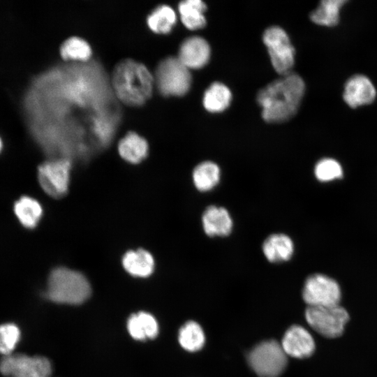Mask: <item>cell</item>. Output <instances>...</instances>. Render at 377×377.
I'll list each match as a JSON object with an SVG mask.
<instances>
[{
	"instance_id": "6da1fadb",
	"label": "cell",
	"mask_w": 377,
	"mask_h": 377,
	"mask_svg": "<svg viewBox=\"0 0 377 377\" xmlns=\"http://www.w3.org/2000/svg\"><path fill=\"white\" fill-rule=\"evenodd\" d=\"M304 91V80L293 73L269 83L257 95L263 118L268 122L288 120L297 112Z\"/></svg>"
},
{
	"instance_id": "7a4b0ae2",
	"label": "cell",
	"mask_w": 377,
	"mask_h": 377,
	"mask_svg": "<svg viewBox=\"0 0 377 377\" xmlns=\"http://www.w3.org/2000/svg\"><path fill=\"white\" fill-rule=\"evenodd\" d=\"M153 77L142 63L132 59L119 61L112 73V85L116 95L131 105L142 104L151 96Z\"/></svg>"
},
{
	"instance_id": "3957f363",
	"label": "cell",
	"mask_w": 377,
	"mask_h": 377,
	"mask_svg": "<svg viewBox=\"0 0 377 377\" xmlns=\"http://www.w3.org/2000/svg\"><path fill=\"white\" fill-rule=\"evenodd\" d=\"M89 281L81 272L65 267L53 269L48 276L45 296L51 301L77 305L91 295Z\"/></svg>"
},
{
	"instance_id": "277c9868",
	"label": "cell",
	"mask_w": 377,
	"mask_h": 377,
	"mask_svg": "<svg viewBox=\"0 0 377 377\" xmlns=\"http://www.w3.org/2000/svg\"><path fill=\"white\" fill-rule=\"evenodd\" d=\"M156 82L165 96H182L189 89L191 75L188 68L175 57H167L158 64Z\"/></svg>"
},
{
	"instance_id": "5b68a950",
	"label": "cell",
	"mask_w": 377,
	"mask_h": 377,
	"mask_svg": "<svg viewBox=\"0 0 377 377\" xmlns=\"http://www.w3.org/2000/svg\"><path fill=\"white\" fill-rule=\"evenodd\" d=\"M286 355L281 344L268 340L260 342L249 352L248 362L259 377H278L286 367Z\"/></svg>"
},
{
	"instance_id": "8992f818",
	"label": "cell",
	"mask_w": 377,
	"mask_h": 377,
	"mask_svg": "<svg viewBox=\"0 0 377 377\" xmlns=\"http://www.w3.org/2000/svg\"><path fill=\"white\" fill-rule=\"evenodd\" d=\"M72 161L63 157H51L38 168V180L46 194L54 198L66 195L69 184Z\"/></svg>"
},
{
	"instance_id": "52a82bcc",
	"label": "cell",
	"mask_w": 377,
	"mask_h": 377,
	"mask_svg": "<svg viewBox=\"0 0 377 377\" xmlns=\"http://www.w3.org/2000/svg\"><path fill=\"white\" fill-rule=\"evenodd\" d=\"M309 326L320 335L327 338H336L342 334L349 316L343 307L308 306L305 311Z\"/></svg>"
},
{
	"instance_id": "ba28073f",
	"label": "cell",
	"mask_w": 377,
	"mask_h": 377,
	"mask_svg": "<svg viewBox=\"0 0 377 377\" xmlns=\"http://www.w3.org/2000/svg\"><path fill=\"white\" fill-rule=\"evenodd\" d=\"M263 40L276 71L282 75L290 73L295 62V48L286 32L273 26L265 31Z\"/></svg>"
},
{
	"instance_id": "9c48e42d",
	"label": "cell",
	"mask_w": 377,
	"mask_h": 377,
	"mask_svg": "<svg viewBox=\"0 0 377 377\" xmlns=\"http://www.w3.org/2000/svg\"><path fill=\"white\" fill-rule=\"evenodd\" d=\"M50 360L42 356L13 353L0 360V372L6 377H50Z\"/></svg>"
},
{
	"instance_id": "30bf717a",
	"label": "cell",
	"mask_w": 377,
	"mask_h": 377,
	"mask_svg": "<svg viewBox=\"0 0 377 377\" xmlns=\"http://www.w3.org/2000/svg\"><path fill=\"white\" fill-rule=\"evenodd\" d=\"M302 297L308 306H331L339 304L341 290L334 279L321 274H314L306 279Z\"/></svg>"
},
{
	"instance_id": "8fae6325",
	"label": "cell",
	"mask_w": 377,
	"mask_h": 377,
	"mask_svg": "<svg viewBox=\"0 0 377 377\" xmlns=\"http://www.w3.org/2000/svg\"><path fill=\"white\" fill-rule=\"evenodd\" d=\"M376 94V89L369 77L363 74H355L346 82L343 98L348 106L355 108L371 103Z\"/></svg>"
},
{
	"instance_id": "7c38bea8",
	"label": "cell",
	"mask_w": 377,
	"mask_h": 377,
	"mask_svg": "<svg viewBox=\"0 0 377 377\" xmlns=\"http://www.w3.org/2000/svg\"><path fill=\"white\" fill-rule=\"evenodd\" d=\"M281 345L287 355L295 358L308 357L315 350L311 334L300 325H293L287 330Z\"/></svg>"
},
{
	"instance_id": "4fadbf2b",
	"label": "cell",
	"mask_w": 377,
	"mask_h": 377,
	"mask_svg": "<svg viewBox=\"0 0 377 377\" xmlns=\"http://www.w3.org/2000/svg\"><path fill=\"white\" fill-rule=\"evenodd\" d=\"M210 57V47L207 40L200 36L186 38L180 45L178 59L188 68H200Z\"/></svg>"
},
{
	"instance_id": "5bb4252c",
	"label": "cell",
	"mask_w": 377,
	"mask_h": 377,
	"mask_svg": "<svg viewBox=\"0 0 377 377\" xmlns=\"http://www.w3.org/2000/svg\"><path fill=\"white\" fill-rule=\"evenodd\" d=\"M202 224L207 235L225 237L232 232L233 221L227 209L210 205L203 212Z\"/></svg>"
},
{
	"instance_id": "9a60e30c",
	"label": "cell",
	"mask_w": 377,
	"mask_h": 377,
	"mask_svg": "<svg viewBox=\"0 0 377 377\" xmlns=\"http://www.w3.org/2000/svg\"><path fill=\"white\" fill-rule=\"evenodd\" d=\"M263 253L270 263H281L290 260L294 253L292 239L283 233L268 236L262 245Z\"/></svg>"
},
{
	"instance_id": "2e32d148",
	"label": "cell",
	"mask_w": 377,
	"mask_h": 377,
	"mask_svg": "<svg viewBox=\"0 0 377 377\" xmlns=\"http://www.w3.org/2000/svg\"><path fill=\"white\" fill-rule=\"evenodd\" d=\"M121 263L124 269L129 274L139 278L150 276L155 266L152 255L143 249L127 251L124 255Z\"/></svg>"
},
{
	"instance_id": "e0dca14e",
	"label": "cell",
	"mask_w": 377,
	"mask_h": 377,
	"mask_svg": "<svg viewBox=\"0 0 377 377\" xmlns=\"http://www.w3.org/2000/svg\"><path fill=\"white\" fill-rule=\"evenodd\" d=\"M13 212L20 224L27 229L35 228L43 213L41 204L29 195H22L15 202Z\"/></svg>"
},
{
	"instance_id": "ac0fdd59",
	"label": "cell",
	"mask_w": 377,
	"mask_h": 377,
	"mask_svg": "<svg viewBox=\"0 0 377 377\" xmlns=\"http://www.w3.org/2000/svg\"><path fill=\"white\" fill-rule=\"evenodd\" d=\"M149 145L147 140L138 133L129 131L118 143L119 155L131 163H138L147 156Z\"/></svg>"
},
{
	"instance_id": "d6986e66",
	"label": "cell",
	"mask_w": 377,
	"mask_h": 377,
	"mask_svg": "<svg viewBox=\"0 0 377 377\" xmlns=\"http://www.w3.org/2000/svg\"><path fill=\"white\" fill-rule=\"evenodd\" d=\"M127 330L135 340L154 339L158 334V325L155 318L147 312L132 314L127 320Z\"/></svg>"
},
{
	"instance_id": "ffe728a7",
	"label": "cell",
	"mask_w": 377,
	"mask_h": 377,
	"mask_svg": "<svg viewBox=\"0 0 377 377\" xmlns=\"http://www.w3.org/2000/svg\"><path fill=\"white\" fill-rule=\"evenodd\" d=\"M207 6L201 0H185L178 5L181 20L184 26L191 30L199 29L206 24L204 12Z\"/></svg>"
},
{
	"instance_id": "44dd1931",
	"label": "cell",
	"mask_w": 377,
	"mask_h": 377,
	"mask_svg": "<svg viewBox=\"0 0 377 377\" xmlns=\"http://www.w3.org/2000/svg\"><path fill=\"white\" fill-rule=\"evenodd\" d=\"M221 170L212 161H203L197 165L193 170L192 179L195 187L200 191L213 189L219 182Z\"/></svg>"
},
{
	"instance_id": "7402d4cb",
	"label": "cell",
	"mask_w": 377,
	"mask_h": 377,
	"mask_svg": "<svg viewBox=\"0 0 377 377\" xmlns=\"http://www.w3.org/2000/svg\"><path fill=\"white\" fill-rule=\"evenodd\" d=\"M232 94L229 88L223 83L215 82L205 91L203 105L211 112H219L226 110L230 103Z\"/></svg>"
},
{
	"instance_id": "603a6c76",
	"label": "cell",
	"mask_w": 377,
	"mask_h": 377,
	"mask_svg": "<svg viewBox=\"0 0 377 377\" xmlns=\"http://www.w3.org/2000/svg\"><path fill=\"white\" fill-rule=\"evenodd\" d=\"M346 0H323L310 14L311 20L319 25L333 27L338 24L340 10Z\"/></svg>"
},
{
	"instance_id": "cb8c5ba5",
	"label": "cell",
	"mask_w": 377,
	"mask_h": 377,
	"mask_svg": "<svg viewBox=\"0 0 377 377\" xmlns=\"http://www.w3.org/2000/svg\"><path fill=\"white\" fill-rule=\"evenodd\" d=\"M147 25L153 31L158 34L170 32L176 22L175 10L168 5L156 7L147 17Z\"/></svg>"
},
{
	"instance_id": "d4e9b609",
	"label": "cell",
	"mask_w": 377,
	"mask_h": 377,
	"mask_svg": "<svg viewBox=\"0 0 377 377\" xmlns=\"http://www.w3.org/2000/svg\"><path fill=\"white\" fill-rule=\"evenodd\" d=\"M178 340L184 349L189 352H195L203 347L205 337L200 325L191 320L186 322L179 329Z\"/></svg>"
},
{
	"instance_id": "484cf974",
	"label": "cell",
	"mask_w": 377,
	"mask_h": 377,
	"mask_svg": "<svg viewBox=\"0 0 377 377\" xmlns=\"http://www.w3.org/2000/svg\"><path fill=\"white\" fill-rule=\"evenodd\" d=\"M60 54L65 59L86 61L91 54V48L84 39L72 36L62 43L60 46Z\"/></svg>"
},
{
	"instance_id": "4316f807",
	"label": "cell",
	"mask_w": 377,
	"mask_h": 377,
	"mask_svg": "<svg viewBox=\"0 0 377 377\" xmlns=\"http://www.w3.org/2000/svg\"><path fill=\"white\" fill-rule=\"evenodd\" d=\"M21 332L15 323H7L0 325V354L3 356L13 353L20 341Z\"/></svg>"
},
{
	"instance_id": "83f0119b",
	"label": "cell",
	"mask_w": 377,
	"mask_h": 377,
	"mask_svg": "<svg viewBox=\"0 0 377 377\" xmlns=\"http://www.w3.org/2000/svg\"><path fill=\"white\" fill-rule=\"evenodd\" d=\"M314 173L318 180L327 182L341 177L342 168L337 161L325 158L316 163Z\"/></svg>"
},
{
	"instance_id": "f1b7e54d",
	"label": "cell",
	"mask_w": 377,
	"mask_h": 377,
	"mask_svg": "<svg viewBox=\"0 0 377 377\" xmlns=\"http://www.w3.org/2000/svg\"><path fill=\"white\" fill-rule=\"evenodd\" d=\"M3 141L1 136L0 135V154L3 150Z\"/></svg>"
}]
</instances>
